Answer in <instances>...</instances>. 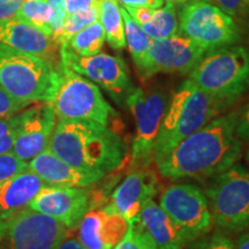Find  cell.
Segmentation results:
<instances>
[{
    "label": "cell",
    "mask_w": 249,
    "mask_h": 249,
    "mask_svg": "<svg viewBox=\"0 0 249 249\" xmlns=\"http://www.w3.org/2000/svg\"><path fill=\"white\" fill-rule=\"evenodd\" d=\"M239 116L232 112L213 118L183 139L158 161L160 173L170 180L203 179L232 167L241 154V142L235 133Z\"/></svg>",
    "instance_id": "cell-1"
},
{
    "label": "cell",
    "mask_w": 249,
    "mask_h": 249,
    "mask_svg": "<svg viewBox=\"0 0 249 249\" xmlns=\"http://www.w3.org/2000/svg\"><path fill=\"white\" fill-rule=\"evenodd\" d=\"M49 149L73 166L104 174L119 169L126 157L119 135L90 121L58 119Z\"/></svg>",
    "instance_id": "cell-2"
},
{
    "label": "cell",
    "mask_w": 249,
    "mask_h": 249,
    "mask_svg": "<svg viewBox=\"0 0 249 249\" xmlns=\"http://www.w3.org/2000/svg\"><path fill=\"white\" fill-rule=\"evenodd\" d=\"M223 105L187 80L174 92L166 111L155 144L156 164L178 143L192 135L217 117Z\"/></svg>",
    "instance_id": "cell-3"
},
{
    "label": "cell",
    "mask_w": 249,
    "mask_h": 249,
    "mask_svg": "<svg viewBox=\"0 0 249 249\" xmlns=\"http://www.w3.org/2000/svg\"><path fill=\"white\" fill-rule=\"evenodd\" d=\"M60 77V68L44 59L0 43V87L18 101L51 102Z\"/></svg>",
    "instance_id": "cell-4"
},
{
    "label": "cell",
    "mask_w": 249,
    "mask_h": 249,
    "mask_svg": "<svg viewBox=\"0 0 249 249\" xmlns=\"http://www.w3.org/2000/svg\"><path fill=\"white\" fill-rule=\"evenodd\" d=\"M189 80L222 105L232 103L249 90V51L225 46L207 52Z\"/></svg>",
    "instance_id": "cell-5"
},
{
    "label": "cell",
    "mask_w": 249,
    "mask_h": 249,
    "mask_svg": "<svg viewBox=\"0 0 249 249\" xmlns=\"http://www.w3.org/2000/svg\"><path fill=\"white\" fill-rule=\"evenodd\" d=\"M60 82L50 105L57 119L90 121L108 127L117 112L96 83L60 65Z\"/></svg>",
    "instance_id": "cell-6"
},
{
    "label": "cell",
    "mask_w": 249,
    "mask_h": 249,
    "mask_svg": "<svg viewBox=\"0 0 249 249\" xmlns=\"http://www.w3.org/2000/svg\"><path fill=\"white\" fill-rule=\"evenodd\" d=\"M213 223L227 232L249 227V171L233 165L218 174L207 191Z\"/></svg>",
    "instance_id": "cell-7"
},
{
    "label": "cell",
    "mask_w": 249,
    "mask_h": 249,
    "mask_svg": "<svg viewBox=\"0 0 249 249\" xmlns=\"http://www.w3.org/2000/svg\"><path fill=\"white\" fill-rule=\"evenodd\" d=\"M179 33L207 52L231 46L240 39L233 18L204 0L185 2L179 14Z\"/></svg>",
    "instance_id": "cell-8"
},
{
    "label": "cell",
    "mask_w": 249,
    "mask_h": 249,
    "mask_svg": "<svg viewBox=\"0 0 249 249\" xmlns=\"http://www.w3.org/2000/svg\"><path fill=\"white\" fill-rule=\"evenodd\" d=\"M160 205L186 240L192 242L213 229V219L207 195L189 183H174L160 194Z\"/></svg>",
    "instance_id": "cell-9"
},
{
    "label": "cell",
    "mask_w": 249,
    "mask_h": 249,
    "mask_svg": "<svg viewBox=\"0 0 249 249\" xmlns=\"http://www.w3.org/2000/svg\"><path fill=\"white\" fill-rule=\"evenodd\" d=\"M126 104L135 119V136L132 144L134 164L147 166L154 160L155 144L167 107L166 97L160 91L133 88Z\"/></svg>",
    "instance_id": "cell-10"
},
{
    "label": "cell",
    "mask_w": 249,
    "mask_h": 249,
    "mask_svg": "<svg viewBox=\"0 0 249 249\" xmlns=\"http://www.w3.org/2000/svg\"><path fill=\"white\" fill-rule=\"evenodd\" d=\"M68 231L59 220L27 208L11 220L0 249H58Z\"/></svg>",
    "instance_id": "cell-11"
},
{
    "label": "cell",
    "mask_w": 249,
    "mask_h": 249,
    "mask_svg": "<svg viewBox=\"0 0 249 249\" xmlns=\"http://www.w3.org/2000/svg\"><path fill=\"white\" fill-rule=\"evenodd\" d=\"M60 62L97 86H101L117 102L121 98L126 101V97L133 89L128 68L120 57L101 52L90 57H83L74 53L67 46L61 45Z\"/></svg>",
    "instance_id": "cell-12"
},
{
    "label": "cell",
    "mask_w": 249,
    "mask_h": 249,
    "mask_svg": "<svg viewBox=\"0 0 249 249\" xmlns=\"http://www.w3.org/2000/svg\"><path fill=\"white\" fill-rule=\"evenodd\" d=\"M205 53L207 51L203 48L181 35L152 39L139 73L143 77H150L158 73L189 74Z\"/></svg>",
    "instance_id": "cell-13"
},
{
    "label": "cell",
    "mask_w": 249,
    "mask_h": 249,
    "mask_svg": "<svg viewBox=\"0 0 249 249\" xmlns=\"http://www.w3.org/2000/svg\"><path fill=\"white\" fill-rule=\"evenodd\" d=\"M92 208H96L95 196L88 187L45 186L29 203V209L54 218L68 230L76 229Z\"/></svg>",
    "instance_id": "cell-14"
},
{
    "label": "cell",
    "mask_w": 249,
    "mask_h": 249,
    "mask_svg": "<svg viewBox=\"0 0 249 249\" xmlns=\"http://www.w3.org/2000/svg\"><path fill=\"white\" fill-rule=\"evenodd\" d=\"M57 116L50 103H34L20 112L17 136L12 152L26 163L49 149Z\"/></svg>",
    "instance_id": "cell-15"
},
{
    "label": "cell",
    "mask_w": 249,
    "mask_h": 249,
    "mask_svg": "<svg viewBox=\"0 0 249 249\" xmlns=\"http://www.w3.org/2000/svg\"><path fill=\"white\" fill-rule=\"evenodd\" d=\"M0 43L44 59L60 68V44L51 35L18 18L0 20Z\"/></svg>",
    "instance_id": "cell-16"
},
{
    "label": "cell",
    "mask_w": 249,
    "mask_h": 249,
    "mask_svg": "<svg viewBox=\"0 0 249 249\" xmlns=\"http://www.w3.org/2000/svg\"><path fill=\"white\" fill-rule=\"evenodd\" d=\"M128 226V220L111 204L92 208L77 226V240L87 249H113L126 234Z\"/></svg>",
    "instance_id": "cell-17"
},
{
    "label": "cell",
    "mask_w": 249,
    "mask_h": 249,
    "mask_svg": "<svg viewBox=\"0 0 249 249\" xmlns=\"http://www.w3.org/2000/svg\"><path fill=\"white\" fill-rule=\"evenodd\" d=\"M158 181L155 174L147 170L129 173L117 187L111 197V205L128 220L138 223L143 208L157 194Z\"/></svg>",
    "instance_id": "cell-18"
},
{
    "label": "cell",
    "mask_w": 249,
    "mask_h": 249,
    "mask_svg": "<svg viewBox=\"0 0 249 249\" xmlns=\"http://www.w3.org/2000/svg\"><path fill=\"white\" fill-rule=\"evenodd\" d=\"M28 167L39 177L46 186L51 187H91L98 183L107 174L90 172L66 163L46 149L33 158Z\"/></svg>",
    "instance_id": "cell-19"
},
{
    "label": "cell",
    "mask_w": 249,
    "mask_h": 249,
    "mask_svg": "<svg viewBox=\"0 0 249 249\" xmlns=\"http://www.w3.org/2000/svg\"><path fill=\"white\" fill-rule=\"evenodd\" d=\"M46 185L29 167L7 182L0 185V239L11 220L29 203Z\"/></svg>",
    "instance_id": "cell-20"
},
{
    "label": "cell",
    "mask_w": 249,
    "mask_h": 249,
    "mask_svg": "<svg viewBox=\"0 0 249 249\" xmlns=\"http://www.w3.org/2000/svg\"><path fill=\"white\" fill-rule=\"evenodd\" d=\"M139 222L158 249H182L188 244L169 214L154 200L149 201L143 208Z\"/></svg>",
    "instance_id": "cell-21"
},
{
    "label": "cell",
    "mask_w": 249,
    "mask_h": 249,
    "mask_svg": "<svg viewBox=\"0 0 249 249\" xmlns=\"http://www.w3.org/2000/svg\"><path fill=\"white\" fill-rule=\"evenodd\" d=\"M99 22L105 31V38L112 48L123 50L126 48L124 24L118 0H98Z\"/></svg>",
    "instance_id": "cell-22"
},
{
    "label": "cell",
    "mask_w": 249,
    "mask_h": 249,
    "mask_svg": "<svg viewBox=\"0 0 249 249\" xmlns=\"http://www.w3.org/2000/svg\"><path fill=\"white\" fill-rule=\"evenodd\" d=\"M141 28L151 39H164L176 36L179 33V23L174 2L167 0L164 6L156 9L150 21Z\"/></svg>",
    "instance_id": "cell-23"
},
{
    "label": "cell",
    "mask_w": 249,
    "mask_h": 249,
    "mask_svg": "<svg viewBox=\"0 0 249 249\" xmlns=\"http://www.w3.org/2000/svg\"><path fill=\"white\" fill-rule=\"evenodd\" d=\"M121 15L124 18V39H126V46L128 48L130 54L134 60L138 71H141V68L144 64L145 57L150 49L152 39L149 37L142 28L139 26L135 21L130 18V15L127 13V11L123 6L120 7Z\"/></svg>",
    "instance_id": "cell-24"
},
{
    "label": "cell",
    "mask_w": 249,
    "mask_h": 249,
    "mask_svg": "<svg viewBox=\"0 0 249 249\" xmlns=\"http://www.w3.org/2000/svg\"><path fill=\"white\" fill-rule=\"evenodd\" d=\"M105 40L107 38H105L104 28L99 20H97L80 30L64 45L71 50L74 53L83 57H90L101 52Z\"/></svg>",
    "instance_id": "cell-25"
},
{
    "label": "cell",
    "mask_w": 249,
    "mask_h": 249,
    "mask_svg": "<svg viewBox=\"0 0 249 249\" xmlns=\"http://www.w3.org/2000/svg\"><path fill=\"white\" fill-rule=\"evenodd\" d=\"M15 18L26 21L52 36L51 21L53 18V9L48 0H23Z\"/></svg>",
    "instance_id": "cell-26"
},
{
    "label": "cell",
    "mask_w": 249,
    "mask_h": 249,
    "mask_svg": "<svg viewBox=\"0 0 249 249\" xmlns=\"http://www.w3.org/2000/svg\"><path fill=\"white\" fill-rule=\"evenodd\" d=\"M99 18V6L92 7L87 11H81L77 13L68 14L65 20L64 28H62L61 35L59 36L58 43L60 45L66 44L71 37L82 30L83 28L88 27L89 24L96 22Z\"/></svg>",
    "instance_id": "cell-27"
},
{
    "label": "cell",
    "mask_w": 249,
    "mask_h": 249,
    "mask_svg": "<svg viewBox=\"0 0 249 249\" xmlns=\"http://www.w3.org/2000/svg\"><path fill=\"white\" fill-rule=\"evenodd\" d=\"M113 249H158L157 246L143 229V226L138 223L129 224L128 230L124 238L114 246Z\"/></svg>",
    "instance_id": "cell-28"
},
{
    "label": "cell",
    "mask_w": 249,
    "mask_h": 249,
    "mask_svg": "<svg viewBox=\"0 0 249 249\" xmlns=\"http://www.w3.org/2000/svg\"><path fill=\"white\" fill-rule=\"evenodd\" d=\"M20 112L0 119V155L11 152L13 149L18 127L20 124Z\"/></svg>",
    "instance_id": "cell-29"
},
{
    "label": "cell",
    "mask_w": 249,
    "mask_h": 249,
    "mask_svg": "<svg viewBox=\"0 0 249 249\" xmlns=\"http://www.w3.org/2000/svg\"><path fill=\"white\" fill-rule=\"evenodd\" d=\"M28 169V163L17 157L13 152L0 155V185L7 182L18 173Z\"/></svg>",
    "instance_id": "cell-30"
},
{
    "label": "cell",
    "mask_w": 249,
    "mask_h": 249,
    "mask_svg": "<svg viewBox=\"0 0 249 249\" xmlns=\"http://www.w3.org/2000/svg\"><path fill=\"white\" fill-rule=\"evenodd\" d=\"M31 104L28 103L18 101L14 97H12L9 93L5 91L4 89L0 87V119L1 118L11 117L13 114H17L18 112L22 111L23 108L29 107Z\"/></svg>",
    "instance_id": "cell-31"
},
{
    "label": "cell",
    "mask_w": 249,
    "mask_h": 249,
    "mask_svg": "<svg viewBox=\"0 0 249 249\" xmlns=\"http://www.w3.org/2000/svg\"><path fill=\"white\" fill-rule=\"evenodd\" d=\"M204 1L216 6V7L222 9L224 13L232 18L240 15L247 7L245 0H204Z\"/></svg>",
    "instance_id": "cell-32"
},
{
    "label": "cell",
    "mask_w": 249,
    "mask_h": 249,
    "mask_svg": "<svg viewBox=\"0 0 249 249\" xmlns=\"http://www.w3.org/2000/svg\"><path fill=\"white\" fill-rule=\"evenodd\" d=\"M124 8L126 9L127 13L130 15V18H132L140 27L143 26L144 23L149 22L156 11V9L145 8V7H124Z\"/></svg>",
    "instance_id": "cell-33"
},
{
    "label": "cell",
    "mask_w": 249,
    "mask_h": 249,
    "mask_svg": "<svg viewBox=\"0 0 249 249\" xmlns=\"http://www.w3.org/2000/svg\"><path fill=\"white\" fill-rule=\"evenodd\" d=\"M98 0H65L66 13L73 14L81 11H87L92 7H97Z\"/></svg>",
    "instance_id": "cell-34"
},
{
    "label": "cell",
    "mask_w": 249,
    "mask_h": 249,
    "mask_svg": "<svg viewBox=\"0 0 249 249\" xmlns=\"http://www.w3.org/2000/svg\"><path fill=\"white\" fill-rule=\"evenodd\" d=\"M23 0H0V20H7L17 15Z\"/></svg>",
    "instance_id": "cell-35"
},
{
    "label": "cell",
    "mask_w": 249,
    "mask_h": 249,
    "mask_svg": "<svg viewBox=\"0 0 249 249\" xmlns=\"http://www.w3.org/2000/svg\"><path fill=\"white\" fill-rule=\"evenodd\" d=\"M124 7H145L158 9L164 5V0H118Z\"/></svg>",
    "instance_id": "cell-36"
},
{
    "label": "cell",
    "mask_w": 249,
    "mask_h": 249,
    "mask_svg": "<svg viewBox=\"0 0 249 249\" xmlns=\"http://www.w3.org/2000/svg\"><path fill=\"white\" fill-rule=\"evenodd\" d=\"M235 133L240 140H245V141L249 140V104L242 112L241 116H239Z\"/></svg>",
    "instance_id": "cell-37"
},
{
    "label": "cell",
    "mask_w": 249,
    "mask_h": 249,
    "mask_svg": "<svg viewBox=\"0 0 249 249\" xmlns=\"http://www.w3.org/2000/svg\"><path fill=\"white\" fill-rule=\"evenodd\" d=\"M205 249H234V245L222 233H216Z\"/></svg>",
    "instance_id": "cell-38"
},
{
    "label": "cell",
    "mask_w": 249,
    "mask_h": 249,
    "mask_svg": "<svg viewBox=\"0 0 249 249\" xmlns=\"http://www.w3.org/2000/svg\"><path fill=\"white\" fill-rule=\"evenodd\" d=\"M58 249H87L77 239L74 238H66L61 242Z\"/></svg>",
    "instance_id": "cell-39"
},
{
    "label": "cell",
    "mask_w": 249,
    "mask_h": 249,
    "mask_svg": "<svg viewBox=\"0 0 249 249\" xmlns=\"http://www.w3.org/2000/svg\"><path fill=\"white\" fill-rule=\"evenodd\" d=\"M234 249H249V232L244 233L236 239Z\"/></svg>",
    "instance_id": "cell-40"
},
{
    "label": "cell",
    "mask_w": 249,
    "mask_h": 249,
    "mask_svg": "<svg viewBox=\"0 0 249 249\" xmlns=\"http://www.w3.org/2000/svg\"><path fill=\"white\" fill-rule=\"evenodd\" d=\"M169 1H172V2H181V4H185V2L188 1V0H169Z\"/></svg>",
    "instance_id": "cell-41"
},
{
    "label": "cell",
    "mask_w": 249,
    "mask_h": 249,
    "mask_svg": "<svg viewBox=\"0 0 249 249\" xmlns=\"http://www.w3.org/2000/svg\"><path fill=\"white\" fill-rule=\"evenodd\" d=\"M246 4H247V6H249V0H245Z\"/></svg>",
    "instance_id": "cell-42"
},
{
    "label": "cell",
    "mask_w": 249,
    "mask_h": 249,
    "mask_svg": "<svg viewBox=\"0 0 249 249\" xmlns=\"http://www.w3.org/2000/svg\"><path fill=\"white\" fill-rule=\"evenodd\" d=\"M247 160H249V150H248V154H247Z\"/></svg>",
    "instance_id": "cell-43"
}]
</instances>
